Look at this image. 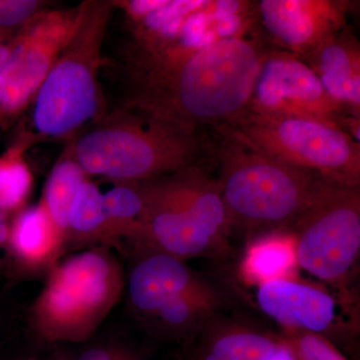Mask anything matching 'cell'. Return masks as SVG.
Wrapping results in <instances>:
<instances>
[{
	"mask_svg": "<svg viewBox=\"0 0 360 360\" xmlns=\"http://www.w3.org/2000/svg\"><path fill=\"white\" fill-rule=\"evenodd\" d=\"M139 186L146 212L135 252L160 251L184 262L224 255L226 213L212 180L191 165Z\"/></svg>",
	"mask_w": 360,
	"mask_h": 360,
	"instance_id": "cell-5",
	"label": "cell"
},
{
	"mask_svg": "<svg viewBox=\"0 0 360 360\" xmlns=\"http://www.w3.org/2000/svg\"><path fill=\"white\" fill-rule=\"evenodd\" d=\"M30 310L33 333L44 342L89 340L120 302L122 264L106 246L61 259L51 270Z\"/></svg>",
	"mask_w": 360,
	"mask_h": 360,
	"instance_id": "cell-4",
	"label": "cell"
},
{
	"mask_svg": "<svg viewBox=\"0 0 360 360\" xmlns=\"http://www.w3.org/2000/svg\"><path fill=\"white\" fill-rule=\"evenodd\" d=\"M215 130L290 167L340 186H360L359 142L330 123L243 115Z\"/></svg>",
	"mask_w": 360,
	"mask_h": 360,
	"instance_id": "cell-7",
	"label": "cell"
},
{
	"mask_svg": "<svg viewBox=\"0 0 360 360\" xmlns=\"http://www.w3.org/2000/svg\"><path fill=\"white\" fill-rule=\"evenodd\" d=\"M49 6L41 0H0V30H18Z\"/></svg>",
	"mask_w": 360,
	"mask_h": 360,
	"instance_id": "cell-24",
	"label": "cell"
},
{
	"mask_svg": "<svg viewBox=\"0 0 360 360\" xmlns=\"http://www.w3.org/2000/svg\"><path fill=\"white\" fill-rule=\"evenodd\" d=\"M34 143L26 131L0 155V213L4 217L25 207L32 193L33 174L25 155Z\"/></svg>",
	"mask_w": 360,
	"mask_h": 360,
	"instance_id": "cell-20",
	"label": "cell"
},
{
	"mask_svg": "<svg viewBox=\"0 0 360 360\" xmlns=\"http://www.w3.org/2000/svg\"><path fill=\"white\" fill-rule=\"evenodd\" d=\"M89 179L66 148L45 181L39 203L65 238L71 205L79 187Z\"/></svg>",
	"mask_w": 360,
	"mask_h": 360,
	"instance_id": "cell-22",
	"label": "cell"
},
{
	"mask_svg": "<svg viewBox=\"0 0 360 360\" xmlns=\"http://www.w3.org/2000/svg\"><path fill=\"white\" fill-rule=\"evenodd\" d=\"M290 231L300 269L338 288L350 307L348 283L360 253V186L329 182Z\"/></svg>",
	"mask_w": 360,
	"mask_h": 360,
	"instance_id": "cell-8",
	"label": "cell"
},
{
	"mask_svg": "<svg viewBox=\"0 0 360 360\" xmlns=\"http://www.w3.org/2000/svg\"><path fill=\"white\" fill-rule=\"evenodd\" d=\"M68 245L113 246L103 205V193L90 179L79 187L68 214Z\"/></svg>",
	"mask_w": 360,
	"mask_h": 360,
	"instance_id": "cell-19",
	"label": "cell"
},
{
	"mask_svg": "<svg viewBox=\"0 0 360 360\" xmlns=\"http://www.w3.org/2000/svg\"><path fill=\"white\" fill-rule=\"evenodd\" d=\"M87 1L65 9L47 8L18 28L0 66V130L30 110L56 59L77 32Z\"/></svg>",
	"mask_w": 360,
	"mask_h": 360,
	"instance_id": "cell-9",
	"label": "cell"
},
{
	"mask_svg": "<svg viewBox=\"0 0 360 360\" xmlns=\"http://www.w3.org/2000/svg\"><path fill=\"white\" fill-rule=\"evenodd\" d=\"M221 302L219 291L203 281L165 303L148 321L169 338L193 340L217 315Z\"/></svg>",
	"mask_w": 360,
	"mask_h": 360,
	"instance_id": "cell-18",
	"label": "cell"
},
{
	"mask_svg": "<svg viewBox=\"0 0 360 360\" xmlns=\"http://www.w3.org/2000/svg\"><path fill=\"white\" fill-rule=\"evenodd\" d=\"M103 205L113 246L125 240L134 248L143 232L146 212L139 184H115L103 193Z\"/></svg>",
	"mask_w": 360,
	"mask_h": 360,
	"instance_id": "cell-21",
	"label": "cell"
},
{
	"mask_svg": "<svg viewBox=\"0 0 360 360\" xmlns=\"http://www.w3.org/2000/svg\"><path fill=\"white\" fill-rule=\"evenodd\" d=\"M329 96L350 115H360V46L348 27L324 40L302 59Z\"/></svg>",
	"mask_w": 360,
	"mask_h": 360,
	"instance_id": "cell-15",
	"label": "cell"
},
{
	"mask_svg": "<svg viewBox=\"0 0 360 360\" xmlns=\"http://www.w3.org/2000/svg\"><path fill=\"white\" fill-rule=\"evenodd\" d=\"M269 49L257 37H231L165 65L127 71L123 108L198 131L231 124L245 115Z\"/></svg>",
	"mask_w": 360,
	"mask_h": 360,
	"instance_id": "cell-1",
	"label": "cell"
},
{
	"mask_svg": "<svg viewBox=\"0 0 360 360\" xmlns=\"http://www.w3.org/2000/svg\"><path fill=\"white\" fill-rule=\"evenodd\" d=\"M18 30H0V66L6 60L11 51V40Z\"/></svg>",
	"mask_w": 360,
	"mask_h": 360,
	"instance_id": "cell-28",
	"label": "cell"
},
{
	"mask_svg": "<svg viewBox=\"0 0 360 360\" xmlns=\"http://www.w3.org/2000/svg\"><path fill=\"white\" fill-rule=\"evenodd\" d=\"M245 115L309 118L330 123L347 134L348 122L354 116L329 96L304 61L281 49L265 56Z\"/></svg>",
	"mask_w": 360,
	"mask_h": 360,
	"instance_id": "cell-10",
	"label": "cell"
},
{
	"mask_svg": "<svg viewBox=\"0 0 360 360\" xmlns=\"http://www.w3.org/2000/svg\"><path fill=\"white\" fill-rule=\"evenodd\" d=\"M134 360H143V359H142V357L141 356V355H139V357H136V359H135Z\"/></svg>",
	"mask_w": 360,
	"mask_h": 360,
	"instance_id": "cell-30",
	"label": "cell"
},
{
	"mask_svg": "<svg viewBox=\"0 0 360 360\" xmlns=\"http://www.w3.org/2000/svg\"><path fill=\"white\" fill-rule=\"evenodd\" d=\"M257 288L258 307L283 330L316 333L331 342L356 333L340 316V307L349 312L350 307L319 286L293 278L270 281Z\"/></svg>",
	"mask_w": 360,
	"mask_h": 360,
	"instance_id": "cell-11",
	"label": "cell"
},
{
	"mask_svg": "<svg viewBox=\"0 0 360 360\" xmlns=\"http://www.w3.org/2000/svg\"><path fill=\"white\" fill-rule=\"evenodd\" d=\"M22 360H54V359H37V357H28V359H25ZM58 360V359H56Z\"/></svg>",
	"mask_w": 360,
	"mask_h": 360,
	"instance_id": "cell-29",
	"label": "cell"
},
{
	"mask_svg": "<svg viewBox=\"0 0 360 360\" xmlns=\"http://www.w3.org/2000/svg\"><path fill=\"white\" fill-rule=\"evenodd\" d=\"M198 131L120 108L92 123L68 149L89 176L139 184L196 165Z\"/></svg>",
	"mask_w": 360,
	"mask_h": 360,
	"instance_id": "cell-3",
	"label": "cell"
},
{
	"mask_svg": "<svg viewBox=\"0 0 360 360\" xmlns=\"http://www.w3.org/2000/svg\"><path fill=\"white\" fill-rule=\"evenodd\" d=\"M257 20L281 51L302 59L347 26L350 4L340 0H262Z\"/></svg>",
	"mask_w": 360,
	"mask_h": 360,
	"instance_id": "cell-12",
	"label": "cell"
},
{
	"mask_svg": "<svg viewBox=\"0 0 360 360\" xmlns=\"http://www.w3.org/2000/svg\"><path fill=\"white\" fill-rule=\"evenodd\" d=\"M297 248L293 232L274 231L248 241L238 274L246 285L257 286L298 278Z\"/></svg>",
	"mask_w": 360,
	"mask_h": 360,
	"instance_id": "cell-17",
	"label": "cell"
},
{
	"mask_svg": "<svg viewBox=\"0 0 360 360\" xmlns=\"http://www.w3.org/2000/svg\"><path fill=\"white\" fill-rule=\"evenodd\" d=\"M219 134L221 141L215 156L220 193L231 233L238 231L248 241L269 232L290 231L331 182Z\"/></svg>",
	"mask_w": 360,
	"mask_h": 360,
	"instance_id": "cell-2",
	"label": "cell"
},
{
	"mask_svg": "<svg viewBox=\"0 0 360 360\" xmlns=\"http://www.w3.org/2000/svg\"><path fill=\"white\" fill-rule=\"evenodd\" d=\"M264 360H297L295 359V354L291 352L290 348L279 338L278 341L272 349L270 350L269 354L266 355Z\"/></svg>",
	"mask_w": 360,
	"mask_h": 360,
	"instance_id": "cell-27",
	"label": "cell"
},
{
	"mask_svg": "<svg viewBox=\"0 0 360 360\" xmlns=\"http://www.w3.org/2000/svg\"><path fill=\"white\" fill-rule=\"evenodd\" d=\"M139 356L136 352L124 345H108L89 348L77 360H134Z\"/></svg>",
	"mask_w": 360,
	"mask_h": 360,
	"instance_id": "cell-25",
	"label": "cell"
},
{
	"mask_svg": "<svg viewBox=\"0 0 360 360\" xmlns=\"http://www.w3.org/2000/svg\"><path fill=\"white\" fill-rule=\"evenodd\" d=\"M7 238H8V222H7L6 217L0 213V274L6 269Z\"/></svg>",
	"mask_w": 360,
	"mask_h": 360,
	"instance_id": "cell-26",
	"label": "cell"
},
{
	"mask_svg": "<svg viewBox=\"0 0 360 360\" xmlns=\"http://www.w3.org/2000/svg\"><path fill=\"white\" fill-rule=\"evenodd\" d=\"M279 338L297 360H348L328 338L300 330H283Z\"/></svg>",
	"mask_w": 360,
	"mask_h": 360,
	"instance_id": "cell-23",
	"label": "cell"
},
{
	"mask_svg": "<svg viewBox=\"0 0 360 360\" xmlns=\"http://www.w3.org/2000/svg\"><path fill=\"white\" fill-rule=\"evenodd\" d=\"M127 293L132 309L149 319L170 300L202 283L184 260L156 250L136 252Z\"/></svg>",
	"mask_w": 360,
	"mask_h": 360,
	"instance_id": "cell-14",
	"label": "cell"
},
{
	"mask_svg": "<svg viewBox=\"0 0 360 360\" xmlns=\"http://www.w3.org/2000/svg\"><path fill=\"white\" fill-rule=\"evenodd\" d=\"M193 341L188 360H264L278 336L215 315Z\"/></svg>",
	"mask_w": 360,
	"mask_h": 360,
	"instance_id": "cell-16",
	"label": "cell"
},
{
	"mask_svg": "<svg viewBox=\"0 0 360 360\" xmlns=\"http://www.w3.org/2000/svg\"><path fill=\"white\" fill-rule=\"evenodd\" d=\"M112 1H87L82 23L66 45L32 105V134L41 139H65L106 115L99 68Z\"/></svg>",
	"mask_w": 360,
	"mask_h": 360,
	"instance_id": "cell-6",
	"label": "cell"
},
{
	"mask_svg": "<svg viewBox=\"0 0 360 360\" xmlns=\"http://www.w3.org/2000/svg\"><path fill=\"white\" fill-rule=\"evenodd\" d=\"M65 233L40 203L25 206L8 224L6 269L20 276H44L63 259Z\"/></svg>",
	"mask_w": 360,
	"mask_h": 360,
	"instance_id": "cell-13",
	"label": "cell"
}]
</instances>
